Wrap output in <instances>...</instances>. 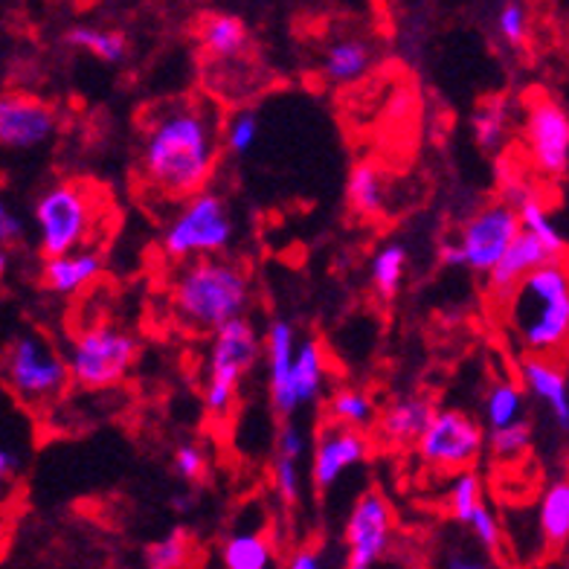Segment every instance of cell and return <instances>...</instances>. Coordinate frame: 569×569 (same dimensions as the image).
<instances>
[{
  "label": "cell",
  "mask_w": 569,
  "mask_h": 569,
  "mask_svg": "<svg viewBox=\"0 0 569 569\" xmlns=\"http://www.w3.org/2000/svg\"><path fill=\"white\" fill-rule=\"evenodd\" d=\"M473 140L482 151H497L502 149V142L509 137L511 128V111L509 102L502 97H491L480 102V108L473 111Z\"/></svg>",
  "instance_id": "obj_26"
},
{
  "label": "cell",
  "mask_w": 569,
  "mask_h": 569,
  "mask_svg": "<svg viewBox=\"0 0 569 569\" xmlns=\"http://www.w3.org/2000/svg\"><path fill=\"white\" fill-rule=\"evenodd\" d=\"M326 410H329L331 425H343V427H369L375 421V405L372 398L367 396L358 387H340L329 396L326 401Z\"/></svg>",
  "instance_id": "obj_28"
},
{
  "label": "cell",
  "mask_w": 569,
  "mask_h": 569,
  "mask_svg": "<svg viewBox=\"0 0 569 569\" xmlns=\"http://www.w3.org/2000/svg\"><path fill=\"white\" fill-rule=\"evenodd\" d=\"M448 569H497L491 567L488 561H482V558H477V555H450L448 558Z\"/></svg>",
  "instance_id": "obj_44"
},
{
  "label": "cell",
  "mask_w": 569,
  "mask_h": 569,
  "mask_svg": "<svg viewBox=\"0 0 569 569\" xmlns=\"http://www.w3.org/2000/svg\"><path fill=\"white\" fill-rule=\"evenodd\" d=\"M396 517L381 491L360 495L346 517V569H375L383 555L390 552Z\"/></svg>",
  "instance_id": "obj_11"
},
{
  "label": "cell",
  "mask_w": 569,
  "mask_h": 569,
  "mask_svg": "<svg viewBox=\"0 0 569 569\" xmlns=\"http://www.w3.org/2000/svg\"><path fill=\"white\" fill-rule=\"evenodd\" d=\"M64 41L76 50L93 56V59L106 61V64H120L126 59V38L120 32L97 30V27H73V30H68Z\"/></svg>",
  "instance_id": "obj_29"
},
{
  "label": "cell",
  "mask_w": 569,
  "mask_h": 569,
  "mask_svg": "<svg viewBox=\"0 0 569 569\" xmlns=\"http://www.w3.org/2000/svg\"><path fill=\"white\" fill-rule=\"evenodd\" d=\"M262 358V338L248 317H236L212 331L203 360V407L212 416H227L236 405L241 378Z\"/></svg>",
  "instance_id": "obj_4"
},
{
  "label": "cell",
  "mask_w": 569,
  "mask_h": 569,
  "mask_svg": "<svg viewBox=\"0 0 569 569\" xmlns=\"http://www.w3.org/2000/svg\"><path fill=\"white\" fill-rule=\"evenodd\" d=\"M172 468L174 477L183 482L203 480V473H207V453L198 445H178L172 457Z\"/></svg>",
  "instance_id": "obj_37"
},
{
  "label": "cell",
  "mask_w": 569,
  "mask_h": 569,
  "mask_svg": "<svg viewBox=\"0 0 569 569\" xmlns=\"http://www.w3.org/2000/svg\"><path fill=\"white\" fill-rule=\"evenodd\" d=\"M468 529L473 532V538H477V543H480L486 552H497L502 543V532H500V520L495 517V511L488 509L486 502H482L480 509H477V515L471 517V523H468Z\"/></svg>",
  "instance_id": "obj_38"
},
{
  "label": "cell",
  "mask_w": 569,
  "mask_h": 569,
  "mask_svg": "<svg viewBox=\"0 0 569 569\" xmlns=\"http://www.w3.org/2000/svg\"><path fill=\"white\" fill-rule=\"evenodd\" d=\"M369 442L358 427L331 425L326 427L315 442L311 453V482L320 491L331 488L349 468L367 459Z\"/></svg>",
  "instance_id": "obj_14"
},
{
  "label": "cell",
  "mask_w": 569,
  "mask_h": 569,
  "mask_svg": "<svg viewBox=\"0 0 569 569\" xmlns=\"http://www.w3.org/2000/svg\"><path fill=\"white\" fill-rule=\"evenodd\" d=\"M433 405L421 396L398 398L396 405L383 410L381 421H378V433L383 442L390 445H407L419 442L421 433L427 430L430 419H433Z\"/></svg>",
  "instance_id": "obj_19"
},
{
  "label": "cell",
  "mask_w": 569,
  "mask_h": 569,
  "mask_svg": "<svg viewBox=\"0 0 569 569\" xmlns=\"http://www.w3.org/2000/svg\"><path fill=\"white\" fill-rule=\"evenodd\" d=\"M520 232H523V224H520L517 207L506 201L488 203L465 221L457 241H445L442 262L448 268H465L488 277Z\"/></svg>",
  "instance_id": "obj_8"
},
{
  "label": "cell",
  "mask_w": 569,
  "mask_h": 569,
  "mask_svg": "<svg viewBox=\"0 0 569 569\" xmlns=\"http://www.w3.org/2000/svg\"><path fill=\"white\" fill-rule=\"evenodd\" d=\"M308 453V433L300 425H293L291 419H284V425L279 427L277 436V457H288L300 462Z\"/></svg>",
  "instance_id": "obj_40"
},
{
  "label": "cell",
  "mask_w": 569,
  "mask_h": 569,
  "mask_svg": "<svg viewBox=\"0 0 569 569\" xmlns=\"http://www.w3.org/2000/svg\"><path fill=\"white\" fill-rule=\"evenodd\" d=\"M59 128V117L44 99L32 93L0 97V146L7 151L41 149Z\"/></svg>",
  "instance_id": "obj_13"
},
{
  "label": "cell",
  "mask_w": 569,
  "mask_h": 569,
  "mask_svg": "<svg viewBox=\"0 0 569 569\" xmlns=\"http://www.w3.org/2000/svg\"><path fill=\"white\" fill-rule=\"evenodd\" d=\"M488 436L482 425L462 410H436L427 430L416 442L421 462L439 471H468L482 448H486Z\"/></svg>",
  "instance_id": "obj_10"
},
{
  "label": "cell",
  "mask_w": 569,
  "mask_h": 569,
  "mask_svg": "<svg viewBox=\"0 0 569 569\" xmlns=\"http://www.w3.org/2000/svg\"><path fill=\"white\" fill-rule=\"evenodd\" d=\"M497 30L500 36L509 41V44H523L526 36H529V18H526V9L520 3H506L497 16Z\"/></svg>",
  "instance_id": "obj_39"
},
{
  "label": "cell",
  "mask_w": 569,
  "mask_h": 569,
  "mask_svg": "<svg viewBox=\"0 0 569 569\" xmlns=\"http://www.w3.org/2000/svg\"><path fill=\"white\" fill-rule=\"evenodd\" d=\"M198 38H201V47L212 59L230 61L244 53V47H248V27H244L241 18L221 12V16L203 18Z\"/></svg>",
  "instance_id": "obj_25"
},
{
  "label": "cell",
  "mask_w": 569,
  "mask_h": 569,
  "mask_svg": "<svg viewBox=\"0 0 569 569\" xmlns=\"http://www.w3.org/2000/svg\"><path fill=\"white\" fill-rule=\"evenodd\" d=\"M538 529L552 549H563L569 543V477L543 488L538 502Z\"/></svg>",
  "instance_id": "obj_24"
},
{
  "label": "cell",
  "mask_w": 569,
  "mask_h": 569,
  "mask_svg": "<svg viewBox=\"0 0 569 569\" xmlns=\"http://www.w3.org/2000/svg\"><path fill=\"white\" fill-rule=\"evenodd\" d=\"M284 569H326L322 567V555L317 549H297V552L284 561Z\"/></svg>",
  "instance_id": "obj_42"
},
{
  "label": "cell",
  "mask_w": 569,
  "mask_h": 569,
  "mask_svg": "<svg viewBox=\"0 0 569 569\" xmlns=\"http://www.w3.org/2000/svg\"><path fill=\"white\" fill-rule=\"evenodd\" d=\"M520 381L526 392L547 407L552 425L569 433V372L549 355H526L520 360Z\"/></svg>",
  "instance_id": "obj_15"
},
{
  "label": "cell",
  "mask_w": 569,
  "mask_h": 569,
  "mask_svg": "<svg viewBox=\"0 0 569 569\" xmlns=\"http://www.w3.org/2000/svg\"><path fill=\"white\" fill-rule=\"evenodd\" d=\"M523 390L517 387L515 381H495L488 387L486 401H482V412H486V425L495 430V427H506L511 421L523 419Z\"/></svg>",
  "instance_id": "obj_30"
},
{
  "label": "cell",
  "mask_w": 569,
  "mask_h": 569,
  "mask_svg": "<svg viewBox=\"0 0 569 569\" xmlns=\"http://www.w3.org/2000/svg\"><path fill=\"white\" fill-rule=\"evenodd\" d=\"M372 64V50L360 38H340L322 53V76L331 84H355Z\"/></svg>",
  "instance_id": "obj_23"
},
{
  "label": "cell",
  "mask_w": 569,
  "mask_h": 569,
  "mask_svg": "<svg viewBox=\"0 0 569 569\" xmlns=\"http://www.w3.org/2000/svg\"><path fill=\"white\" fill-rule=\"evenodd\" d=\"M517 212H520V224H523V230L532 232L535 239L543 241L555 259H561L563 250H567V239H563V232L558 230V224H555L552 216L547 212V207L532 196L517 207Z\"/></svg>",
  "instance_id": "obj_31"
},
{
  "label": "cell",
  "mask_w": 569,
  "mask_h": 569,
  "mask_svg": "<svg viewBox=\"0 0 569 569\" xmlns=\"http://www.w3.org/2000/svg\"><path fill=\"white\" fill-rule=\"evenodd\" d=\"M250 306V279L224 256L189 259L172 279V315L183 329L212 335Z\"/></svg>",
  "instance_id": "obj_2"
},
{
  "label": "cell",
  "mask_w": 569,
  "mask_h": 569,
  "mask_svg": "<svg viewBox=\"0 0 569 569\" xmlns=\"http://www.w3.org/2000/svg\"><path fill=\"white\" fill-rule=\"evenodd\" d=\"M21 471V457H18L16 445H3L0 448V477L3 480H12Z\"/></svg>",
  "instance_id": "obj_43"
},
{
  "label": "cell",
  "mask_w": 569,
  "mask_h": 569,
  "mask_svg": "<svg viewBox=\"0 0 569 569\" xmlns=\"http://www.w3.org/2000/svg\"><path fill=\"white\" fill-rule=\"evenodd\" d=\"M221 113L210 99H172L142 126L140 178L151 196L187 201L207 189L218 163Z\"/></svg>",
  "instance_id": "obj_1"
},
{
  "label": "cell",
  "mask_w": 569,
  "mask_h": 569,
  "mask_svg": "<svg viewBox=\"0 0 569 569\" xmlns=\"http://www.w3.org/2000/svg\"><path fill=\"white\" fill-rule=\"evenodd\" d=\"M236 236L227 201L210 189L180 201L178 212L163 230V253L174 262L224 256Z\"/></svg>",
  "instance_id": "obj_5"
},
{
  "label": "cell",
  "mask_w": 569,
  "mask_h": 569,
  "mask_svg": "<svg viewBox=\"0 0 569 569\" xmlns=\"http://www.w3.org/2000/svg\"><path fill=\"white\" fill-rule=\"evenodd\" d=\"M36 232L41 253H70L88 244L90 232L97 227V201L79 183H56L36 201Z\"/></svg>",
  "instance_id": "obj_9"
},
{
  "label": "cell",
  "mask_w": 569,
  "mask_h": 569,
  "mask_svg": "<svg viewBox=\"0 0 569 569\" xmlns=\"http://www.w3.org/2000/svg\"><path fill=\"white\" fill-rule=\"evenodd\" d=\"M187 506H189L187 497H178V500H174V509H178V511H183V509H187Z\"/></svg>",
  "instance_id": "obj_45"
},
{
  "label": "cell",
  "mask_w": 569,
  "mask_h": 569,
  "mask_svg": "<svg viewBox=\"0 0 569 569\" xmlns=\"http://www.w3.org/2000/svg\"><path fill=\"white\" fill-rule=\"evenodd\" d=\"M102 268H106V259L99 250L79 248L70 250V253L50 256L44 262V270H41V279H44V288L50 293L76 297L102 273Z\"/></svg>",
  "instance_id": "obj_18"
},
{
  "label": "cell",
  "mask_w": 569,
  "mask_h": 569,
  "mask_svg": "<svg viewBox=\"0 0 569 569\" xmlns=\"http://www.w3.org/2000/svg\"><path fill=\"white\" fill-rule=\"evenodd\" d=\"M273 561V543L262 526H241L221 543L224 569H268Z\"/></svg>",
  "instance_id": "obj_22"
},
{
  "label": "cell",
  "mask_w": 569,
  "mask_h": 569,
  "mask_svg": "<svg viewBox=\"0 0 569 569\" xmlns=\"http://www.w3.org/2000/svg\"><path fill=\"white\" fill-rule=\"evenodd\" d=\"M346 201L360 218H381L390 201L387 174L375 163H358L346 180Z\"/></svg>",
  "instance_id": "obj_21"
},
{
  "label": "cell",
  "mask_w": 569,
  "mask_h": 569,
  "mask_svg": "<svg viewBox=\"0 0 569 569\" xmlns=\"http://www.w3.org/2000/svg\"><path fill=\"white\" fill-rule=\"evenodd\" d=\"M273 488H277L279 500L284 506H293L302 495V480H300V462L288 457H277L273 462Z\"/></svg>",
  "instance_id": "obj_36"
},
{
  "label": "cell",
  "mask_w": 569,
  "mask_h": 569,
  "mask_svg": "<svg viewBox=\"0 0 569 569\" xmlns=\"http://www.w3.org/2000/svg\"><path fill=\"white\" fill-rule=\"evenodd\" d=\"M137 352L140 346L131 331L117 329L111 322L84 326L70 338L68 352H64L70 381L84 390H108L131 372Z\"/></svg>",
  "instance_id": "obj_6"
},
{
  "label": "cell",
  "mask_w": 569,
  "mask_h": 569,
  "mask_svg": "<svg viewBox=\"0 0 569 569\" xmlns=\"http://www.w3.org/2000/svg\"><path fill=\"white\" fill-rule=\"evenodd\" d=\"M506 320L526 355H561L569 349V264H540L502 300Z\"/></svg>",
  "instance_id": "obj_3"
},
{
  "label": "cell",
  "mask_w": 569,
  "mask_h": 569,
  "mask_svg": "<svg viewBox=\"0 0 569 569\" xmlns=\"http://www.w3.org/2000/svg\"><path fill=\"white\" fill-rule=\"evenodd\" d=\"M326 355H322L317 340H302L297 346V358H293V375H291V407L293 412H300L302 407L317 405V398L326 390Z\"/></svg>",
  "instance_id": "obj_20"
},
{
  "label": "cell",
  "mask_w": 569,
  "mask_h": 569,
  "mask_svg": "<svg viewBox=\"0 0 569 569\" xmlns=\"http://www.w3.org/2000/svg\"><path fill=\"white\" fill-rule=\"evenodd\" d=\"M488 448L497 459H517L532 448V427L529 421H511L506 427H495L488 433Z\"/></svg>",
  "instance_id": "obj_34"
},
{
  "label": "cell",
  "mask_w": 569,
  "mask_h": 569,
  "mask_svg": "<svg viewBox=\"0 0 569 569\" xmlns=\"http://www.w3.org/2000/svg\"><path fill=\"white\" fill-rule=\"evenodd\" d=\"M482 502L486 500H482L480 477H477L473 471H459L457 477H453V482H450V495H448V506L453 520L468 526Z\"/></svg>",
  "instance_id": "obj_32"
},
{
  "label": "cell",
  "mask_w": 569,
  "mask_h": 569,
  "mask_svg": "<svg viewBox=\"0 0 569 569\" xmlns=\"http://www.w3.org/2000/svg\"><path fill=\"white\" fill-rule=\"evenodd\" d=\"M23 236H27L23 218L16 210H9V207H0V241L3 244H18V241H23Z\"/></svg>",
  "instance_id": "obj_41"
},
{
  "label": "cell",
  "mask_w": 569,
  "mask_h": 569,
  "mask_svg": "<svg viewBox=\"0 0 569 569\" xmlns=\"http://www.w3.org/2000/svg\"><path fill=\"white\" fill-rule=\"evenodd\" d=\"M526 142L535 169L561 178L569 169V113L555 99H535L526 111Z\"/></svg>",
  "instance_id": "obj_12"
},
{
  "label": "cell",
  "mask_w": 569,
  "mask_h": 569,
  "mask_svg": "<svg viewBox=\"0 0 569 569\" xmlns=\"http://www.w3.org/2000/svg\"><path fill=\"white\" fill-rule=\"evenodd\" d=\"M407 273V248L398 241H387L375 250L372 262H369V279L372 288L381 297H396Z\"/></svg>",
  "instance_id": "obj_27"
},
{
  "label": "cell",
  "mask_w": 569,
  "mask_h": 569,
  "mask_svg": "<svg viewBox=\"0 0 569 569\" xmlns=\"http://www.w3.org/2000/svg\"><path fill=\"white\" fill-rule=\"evenodd\" d=\"M297 331L288 320H273L264 331V352H268V392L270 407L282 419H291V375L297 358Z\"/></svg>",
  "instance_id": "obj_16"
},
{
  "label": "cell",
  "mask_w": 569,
  "mask_h": 569,
  "mask_svg": "<svg viewBox=\"0 0 569 569\" xmlns=\"http://www.w3.org/2000/svg\"><path fill=\"white\" fill-rule=\"evenodd\" d=\"M189 558V535L183 529H172L146 549V569H180Z\"/></svg>",
  "instance_id": "obj_33"
},
{
  "label": "cell",
  "mask_w": 569,
  "mask_h": 569,
  "mask_svg": "<svg viewBox=\"0 0 569 569\" xmlns=\"http://www.w3.org/2000/svg\"><path fill=\"white\" fill-rule=\"evenodd\" d=\"M3 381L9 392L30 407L50 405L64 392L70 381L68 358L38 331H21L7 343Z\"/></svg>",
  "instance_id": "obj_7"
},
{
  "label": "cell",
  "mask_w": 569,
  "mask_h": 569,
  "mask_svg": "<svg viewBox=\"0 0 569 569\" xmlns=\"http://www.w3.org/2000/svg\"><path fill=\"white\" fill-rule=\"evenodd\" d=\"M552 259L555 256L549 253L547 244H543L540 239H535L532 232L523 230L515 239V244L506 250L500 264L488 273V288H491V293L502 302L511 291H515L517 284L532 273V270H538L540 264L552 262Z\"/></svg>",
  "instance_id": "obj_17"
},
{
  "label": "cell",
  "mask_w": 569,
  "mask_h": 569,
  "mask_svg": "<svg viewBox=\"0 0 569 569\" xmlns=\"http://www.w3.org/2000/svg\"><path fill=\"white\" fill-rule=\"evenodd\" d=\"M256 140H259V117H256L253 111H239L230 122H227L224 146L230 154L244 158V154L253 151Z\"/></svg>",
  "instance_id": "obj_35"
}]
</instances>
